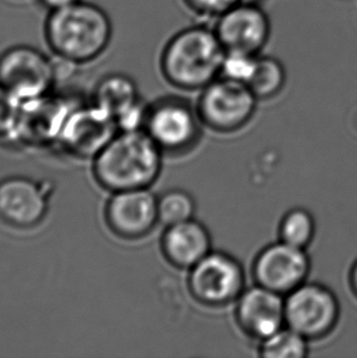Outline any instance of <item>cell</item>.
Returning <instances> with one entry per match:
<instances>
[{
    "label": "cell",
    "mask_w": 357,
    "mask_h": 358,
    "mask_svg": "<svg viewBox=\"0 0 357 358\" xmlns=\"http://www.w3.org/2000/svg\"><path fill=\"white\" fill-rule=\"evenodd\" d=\"M163 155L145 130L121 131L93 158V176L111 194L150 189L160 178Z\"/></svg>",
    "instance_id": "1"
},
{
    "label": "cell",
    "mask_w": 357,
    "mask_h": 358,
    "mask_svg": "<svg viewBox=\"0 0 357 358\" xmlns=\"http://www.w3.org/2000/svg\"><path fill=\"white\" fill-rule=\"evenodd\" d=\"M111 36L113 26L106 11L83 0L50 11L44 24V38L54 57L75 65L99 58Z\"/></svg>",
    "instance_id": "2"
},
{
    "label": "cell",
    "mask_w": 357,
    "mask_h": 358,
    "mask_svg": "<svg viewBox=\"0 0 357 358\" xmlns=\"http://www.w3.org/2000/svg\"><path fill=\"white\" fill-rule=\"evenodd\" d=\"M225 49L213 27L196 24L178 31L160 54V70L183 91H201L220 76Z\"/></svg>",
    "instance_id": "3"
},
{
    "label": "cell",
    "mask_w": 357,
    "mask_h": 358,
    "mask_svg": "<svg viewBox=\"0 0 357 358\" xmlns=\"http://www.w3.org/2000/svg\"><path fill=\"white\" fill-rule=\"evenodd\" d=\"M188 271V292L204 307L234 303L246 289L244 266L227 252L212 250Z\"/></svg>",
    "instance_id": "4"
},
{
    "label": "cell",
    "mask_w": 357,
    "mask_h": 358,
    "mask_svg": "<svg viewBox=\"0 0 357 358\" xmlns=\"http://www.w3.org/2000/svg\"><path fill=\"white\" fill-rule=\"evenodd\" d=\"M197 113L203 126L218 134H232L251 121L256 96L245 83L218 78L200 91Z\"/></svg>",
    "instance_id": "5"
},
{
    "label": "cell",
    "mask_w": 357,
    "mask_h": 358,
    "mask_svg": "<svg viewBox=\"0 0 357 358\" xmlns=\"http://www.w3.org/2000/svg\"><path fill=\"white\" fill-rule=\"evenodd\" d=\"M197 108L180 97L160 98L148 106L144 130L163 153L183 155L201 140Z\"/></svg>",
    "instance_id": "6"
},
{
    "label": "cell",
    "mask_w": 357,
    "mask_h": 358,
    "mask_svg": "<svg viewBox=\"0 0 357 358\" xmlns=\"http://www.w3.org/2000/svg\"><path fill=\"white\" fill-rule=\"evenodd\" d=\"M57 78L55 62L39 49L18 44L0 53V86L21 102L52 92Z\"/></svg>",
    "instance_id": "7"
},
{
    "label": "cell",
    "mask_w": 357,
    "mask_h": 358,
    "mask_svg": "<svg viewBox=\"0 0 357 358\" xmlns=\"http://www.w3.org/2000/svg\"><path fill=\"white\" fill-rule=\"evenodd\" d=\"M339 320V300L327 286L306 281L285 296V325L309 341L328 336Z\"/></svg>",
    "instance_id": "8"
},
{
    "label": "cell",
    "mask_w": 357,
    "mask_h": 358,
    "mask_svg": "<svg viewBox=\"0 0 357 358\" xmlns=\"http://www.w3.org/2000/svg\"><path fill=\"white\" fill-rule=\"evenodd\" d=\"M309 271L307 250L278 240L258 252L251 273L257 285L286 296L307 281Z\"/></svg>",
    "instance_id": "9"
},
{
    "label": "cell",
    "mask_w": 357,
    "mask_h": 358,
    "mask_svg": "<svg viewBox=\"0 0 357 358\" xmlns=\"http://www.w3.org/2000/svg\"><path fill=\"white\" fill-rule=\"evenodd\" d=\"M50 189L26 176L0 180V223L14 229H32L48 213Z\"/></svg>",
    "instance_id": "10"
},
{
    "label": "cell",
    "mask_w": 357,
    "mask_h": 358,
    "mask_svg": "<svg viewBox=\"0 0 357 358\" xmlns=\"http://www.w3.org/2000/svg\"><path fill=\"white\" fill-rule=\"evenodd\" d=\"M104 218L116 236L140 240L160 223L158 197L148 189L114 192L106 202Z\"/></svg>",
    "instance_id": "11"
},
{
    "label": "cell",
    "mask_w": 357,
    "mask_h": 358,
    "mask_svg": "<svg viewBox=\"0 0 357 358\" xmlns=\"http://www.w3.org/2000/svg\"><path fill=\"white\" fill-rule=\"evenodd\" d=\"M213 29L225 52L260 55L270 37V20L262 5L239 4L216 19Z\"/></svg>",
    "instance_id": "12"
},
{
    "label": "cell",
    "mask_w": 357,
    "mask_h": 358,
    "mask_svg": "<svg viewBox=\"0 0 357 358\" xmlns=\"http://www.w3.org/2000/svg\"><path fill=\"white\" fill-rule=\"evenodd\" d=\"M115 120L96 104L76 106L65 121L58 143L78 158H94L116 135Z\"/></svg>",
    "instance_id": "13"
},
{
    "label": "cell",
    "mask_w": 357,
    "mask_h": 358,
    "mask_svg": "<svg viewBox=\"0 0 357 358\" xmlns=\"http://www.w3.org/2000/svg\"><path fill=\"white\" fill-rule=\"evenodd\" d=\"M234 315L242 333L260 343L284 328L285 296L255 284L235 301Z\"/></svg>",
    "instance_id": "14"
},
{
    "label": "cell",
    "mask_w": 357,
    "mask_h": 358,
    "mask_svg": "<svg viewBox=\"0 0 357 358\" xmlns=\"http://www.w3.org/2000/svg\"><path fill=\"white\" fill-rule=\"evenodd\" d=\"M75 107L69 99L53 97L50 93L22 102L15 138L31 145L58 142L64 124Z\"/></svg>",
    "instance_id": "15"
},
{
    "label": "cell",
    "mask_w": 357,
    "mask_h": 358,
    "mask_svg": "<svg viewBox=\"0 0 357 358\" xmlns=\"http://www.w3.org/2000/svg\"><path fill=\"white\" fill-rule=\"evenodd\" d=\"M93 104L115 120L122 131L144 130L148 106L142 102L132 78L111 73L102 78L93 93Z\"/></svg>",
    "instance_id": "16"
},
{
    "label": "cell",
    "mask_w": 357,
    "mask_h": 358,
    "mask_svg": "<svg viewBox=\"0 0 357 358\" xmlns=\"http://www.w3.org/2000/svg\"><path fill=\"white\" fill-rule=\"evenodd\" d=\"M160 248L168 263L188 271L212 251V238L207 227L192 218L167 227Z\"/></svg>",
    "instance_id": "17"
},
{
    "label": "cell",
    "mask_w": 357,
    "mask_h": 358,
    "mask_svg": "<svg viewBox=\"0 0 357 358\" xmlns=\"http://www.w3.org/2000/svg\"><path fill=\"white\" fill-rule=\"evenodd\" d=\"M286 70L279 59L258 55L256 69L247 83L258 101H268L279 96L286 85Z\"/></svg>",
    "instance_id": "18"
},
{
    "label": "cell",
    "mask_w": 357,
    "mask_h": 358,
    "mask_svg": "<svg viewBox=\"0 0 357 358\" xmlns=\"http://www.w3.org/2000/svg\"><path fill=\"white\" fill-rule=\"evenodd\" d=\"M309 354V340L286 325L258 343V356L262 358H304Z\"/></svg>",
    "instance_id": "19"
},
{
    "label": "cell",
    "mask_w": 357,
    "mask_h": 358,
    "mask_svg": "<svg viewBox=\"0 0 357 358\" xmlns=\"http://www.w3.org/2000/svg\"><path fill=\"white\" fill-rule=\"evenodd\" d=\"M279 240L291 246L307 250L316 235V220L304 208H293L283 215L278 228Z\"/></svg>",
    "instance_id": "20"
},
{
    "label": "cell",
    "mask_w": 357,
    "mask_h": 358,
    "mask_svg": "<svg viewBox=\"0 0 357 358\" xmlns=\"http://www.w3.org/2000/svg\"><path fill=\"white\" fill-rule=\"evenodd\" d=\"M196 201L185 189L167 191L158 197V218L165 228L193 218Z\"/></svg>",
    "instance_id": "21"
},
{
    "label": "cell",
    "mask_w": 357,
    "mask_h": 358,
    "mask_svg": "<svg viewBox=\"0 0 357 358\" xmlns=\"http://www.w3.org/2000/svg\"><path fill=\"white\" fill-rule=\"evenodd\" d=\"M258 55L244 52H225L223 58L220 76L237 83L247 85L256 69Z\"/></svg>",
    "instance_id": "22"
},
{
    "label": "cell",
    "mask_w": 357,
    "mask_h": 358,
    "mask_svg": "<svg viewBox=\"0 0 357 358\" xmlns=\"http://www.w3.org/2000/svg\"><path fill=\"white\" fill-rule=\"evenodd\" d=\"M22 102L0 86V138L14 137L19 122Z\"/></svg>",
    "instance_id": "23"
},
{
    "label": "cell",
    "mask_w": 357,
    "mask_h": 358,
    "mask_svg": "<svg viewBox=\"0 0 357 358\" xmlns=\"http://www.w3.org/2000/svg\"><path fill=\"white\" fill-rule=\"evenodd\" d=\"M183 3L190 11L200 17L217 19L218 16L235 5H262L263 0H183Z\"/></svg>",
    "instance_id": "24"
},
{
    "label": "cell",
    "mask_w": 357,
    "mask_h": 358,
    "mask_svg": "<svg viewBox=\"0 0 357 358\" xmlns=\"http://www.w3.org/2000/svg\"><path fill=\"white\" fill-rule=\"evenodd\" d=\"M38 1L43 5L46 9H48L49 11H54V10L63 9L65 6L75 4L80 0H38Z\"/></svg>",
    "instance_id": "25"
},
{
    "label": "cell",
    "mask_w": 357,
    "mask_h": 358,
    "mask_svg": "<svg viewBox=\"0 0 357 358\" xmlns=\"http://www.w3.org/2000/svg\"><path fill=\"white\" fill-rule=\"evenodd\" d=\"M349 282H350V287L353 290L354 295L357 297V259L354 263L353 266H351V269H350Z\"/></svg>",
    "instance_id": "26"
}]
</instances>
